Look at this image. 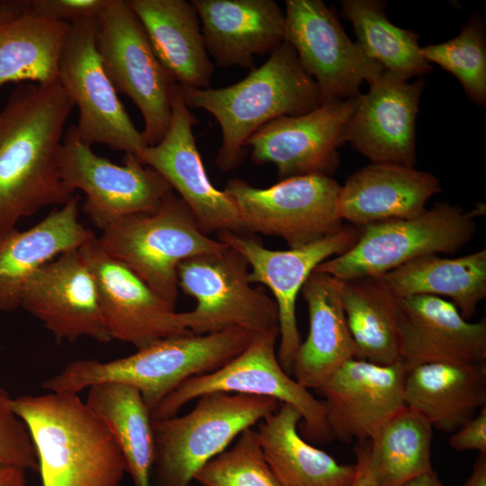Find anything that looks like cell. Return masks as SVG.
<instances>
[{"label":"cell","instance_id":"obj_1","mask_svg":"<svg viewBox=\"0 0 486 486\" xmlns=\"http://www.w3.org/2000/svg\"><path fill=\"white\" fill-rule=\"evenodd\" d=\"M57 81L21 83L0 110V235L25 217L73 196L59 173L65 125L74 107Z\"/></svg>","mask_w":486,"mask_h":486},{"label":"cell","instance_id":"obj_2","mask_svg":"<svg viewBox=\"0 0 486 486\" xmlns=\"http://www.w3.org/2000/svg\"><path fill=\"white\" fill-rule=\"evenodd\" d=\"M12 405L31 436L42 486H121L123 457L78 394H25Z\"/></svg>","mask_w":486,"mask_h":486},{"label":"cell","instance_id":"obj_3","mask_svg":"<svg viewBox=\"0 0 486 486\" xmlns=\"http://www.w3.org/2000/svg\"><path fill=\"white\" fill-rule=\"evenodd\" d=\"M181 92L189 109L204 110L219 122L221 145L215 162L223 171L238 166L247 153L246 141L263 125L310 112L323 102L316 82L285 40L263 65L231 86Z\"/></svg>","mask_w":486,"mask_h":486},{"label":"cell","instance_id":"obj_4","mask_svg":"<svg viewBox=\"0 0 486 486\" xmlns=\"http://www.w3.org/2000/svg\"><path fill=\"white\" fill-rule=\"evenodd\" d=\"M251 338L238 328L170 337L125 357L72 361L42 387L50 392L78 394L97 383L128 384L140 392L152 414L181 383L221 367L241 353Z\"/></svg>","mask_w":486,"mask_h":486},{"label":"cell","instance_id":"obj_5","mask_svg":"<svg viewBox=\"0 0 486 486\" xmlns=\"http://www.w3.org/2000/svg\"><path fill=\"white\" fill-rule=\"evenodd\" d=\"M197 399L184 415L152 418V486H191L207 462L280 405L274 398L230 392H211Z\"/></svg>","mask_w":486,"mask_h":486},{"label":"cell","instance_id":"obj_6","mask_svg":"<svg viewBox=\"0 0 486 486\" xmlns=\"http://www.w3.org/2000/svg\"><path fill=\"white\" fill-rule=\"evenodd\" d=\"M101 232L97 240L103 250L127 266L174 307L178 299V266L227 246L200 230L175 192L158 210L127 217Z\"/></svg>","mask_w":486,"mask_h":486},{"label":"cell","instance_id":"obj_7","mask_svg":"<svg viewBox=\"0 0 486 486\" xmlns=\"http://www.w3.org/2000/svg\"><path fill=\"white\" fill-rule=\"evenodd\" d=\"M477 212L439 203L421 214L359 228L356 242L346 252L320 264L314 271L338 280L383 274L416 257L454 254L475 234Z\"/></svg>","mask_w":486,"mask_h":486},{"label":"cell","instance_id":"obj_8","mask_svg":"<svg viewBox=\"0 0 486 486\" xmlns=\"http://www.w3.org/2000/svg\"><path fill=\"white\" fill-rule=\"evenodd\" d=\"M278 338V328L252 336L247 347L221 367L181 383L155 409L152 418L175 416L184 405L206 393L264 396L290 404L300 412L299 427L307 441L322 443L331 439L321 400L281 366L275 352Z\"/></svg>","mask_w":486,"mask_h":486},{"label":"cell","instance_id":"obj_9","mask_svg":"<svg viewBox=\"0 0 486 486\" xmlns=\"http://www.w3.org/2000/svg\"><path fill=\"white\" fill-rule=\"evenodd\" d=\"M95 46L117 93L139 108L145 143L158 144L170 125L176 83L157 58L129 0H107L95 18Z\"/></svg>","mask_w":486,"mask_h":486},{"label":"cell","instance_id":"obj_10","mask_svg":"<svg viewBox=\"0 0 486 486\" xmlns=\"http://www.w3.org/2000/svg\"><path fill=\"white\" fill-rule=\"evenodd\" d=\"M248 272L246 259L229 246L183 261L178 286L196 300L194 310L182 312L185 328L194 335L238 328L254 336L278 328L275 302L252 287Z\"/></svg>","mask_w":486,"mask_h":486},{"label":"cell","instance_id":"obj_11","mask_svg":"<svg viewBox=\"0 0 486 486\" xmlns=\"http://www.w3.org/2000/svg\"><path fill=\"white\" fill-rule=\"evenodd\" d=\"M340 187L330 176L313 174L283 179L267 188L234 178L224 191L236 204L245 232L279 237L296 248L342 229Z\"/></svg>","mask_w":486,"mask_h":486},{"label":"cell","instance_id":"obj_12","mask_svg":"<svg viewBox=\"0 0 486 486\" xmlns=\"http://www.w3.org/2000/svg\"><path fill=\"white\" fill-rule=\"evenodd\" d=\"M58 166L66 186L85 193L83 211L101 231L127 217L158 210L174 192L134 155L126 154L123 164L117 165L95 154L80 140L75 125L64 134Z\"/></svg>","mask_w":486,"mask_h":486},{"label":"cell","instance_id":"obj_13","mask_svg":"<svg viewBox=\"0 0 486 486\" xmlns=\"http://www.w3.org/2000/svg\"><path fill=\"white\" fill-rule=\"evenodd\" d=\"M95 18L70 23L59 58L58 82L78 109L75 126L82 142L104 144L137 156L147 144L103 67L95 46Z\"/></svg>","mask_w":486,"mask_h":486},{"label":"cell","instance_id":"obj_14","mask_svg":"<svg viewBox=\"0 0 486 486\" xmlns=\"http://www.w3.org/2000/svg\"><path fill=\"white\" fill-rule=\"evenodd\" d=\"M284 40L304 71L316 82L323 101L360 94L382 68L351 41L333 12L320 0L285 1Z\"/></svg>","mask_w":486,"mask_h":486},{"label":"cell","instance_id":"obj_15","mask_svg":"<svg viewBox=\"0 0 486 486\" xmlns=\"http://www.w3.org/2000/svg\"><path fill=\"white\" fill-rule=\"evenodd\" d=\"M358 237L359 228L343 226L337 233L301 248L273 250L243 233H218V240L248 262L251 269L249 282L267 286L274 294L280 338L277 357L288 374L292 375V363L302 343L296 320L298 293L320 264L348 250Z\"/></svg>","mask_w":486,"mask_h":486},{"label":"cell","instance_id":"obj_16","mask_svg":"<svg viewBox=\"0 0 486 486\" xmlns=\"http://www.w3.org/2000/svg\"><path fill=\"white\" fill-rule=\"evenodd\" d=\"M171 109L170 125L161 141L145 147L135 157L167 181L203 233H244L232 198L215 188L208 177L193 133L197 118L187 107L177 84L172 89Z\"/></svg>","mask_w":486,"mask_h":486},{"label":"cell","instance_id":"obj_17","mask_svg":"<svg viewBox=\"0 0 486 486\" xmlns=\"http://www.w3.org/2000/svg\"><path fill=\"white\" fill-rule=\"evenodd\" d=\"M357 98L327 99L310 112L266 123L246 141L251 159L274 164L281 180L313 174L331 176L339 166L338 149L345 142Z\"/></svg>","mask_w":486,"mask_h":486},{"label":"cell","instance_id":"obj_18","mask_svg":"<svg viewBox=\"0 0 486 486\" xmlns=\"http://www.w3.org/2000/svg\"><path fill=\"white\" fill-rule=\"evenodd\" d=\"M95 281L103 320L112 340L136 350L161 339L192 334L182 312L153 290L131 269L105 253L97 236L80 248Z\"/></svg>","mask_w":486,"mask_h":486},{"label":"cell","instance_id":"obj_19","mask_svg":"<svg viewBox=\"0 0 486 486\" xmlns=\"http://www.w3.org/2000/svg\"><path fill=\"white\" fill-rule=\"evenodd\" d=\"M407 370L397 361L389 365L352 358L317 391L332 437L342 442L370 441L405 406Z\"/></svg>","mask_w":486,"mask_h":486},{"label":"cell","instance_id":"obj_20","mask_svg":"<svg viewBox=\"0 0 486 486\" xmlns=\"http://www.w3.org/2000/svg\"><path fill=\"white\" fill-rule=\"evenodd\" d=\"M21 308L41 321L58 342L88 338L112 341L105 328L94 275L80 249L40 268L26 284Z\"/></svg>","mask_w":486,"mask_h":486},{"label":"cell","instance_id":"obj_21","mask_svg":"<svg viewBox=\"0 0 486 486\" xmlns=\"http://www.w3.org/2000/svg\"><path fill=\"white\" fill-rule=\"evenodd\" d=\"M359 94L347 122L344 140L371 163H392L414 167L416 118L424 87L389 72Z\"/></svg>","mask_w":486,"mask_h":486},{"label":"cell","instance_id":"obj_22","mask_svg":"<svg viewBox=\"0 0 486 486\" xmlns=\"http://www.w3.org/2000/svg\"><path fill=\"white\" fill-rule=\"evenodd\" d=\"M399 361L407 371L430 363H486V320H464L432 295L397 299Z\"/></svg>","mask_w":486,"mask_h":486},{"label":"cell","instance_id":"obj_23","mask_svg":"<svg viewBox=\"0 0 486 486\" xmlns=\"http://www.w3.org/2000/svg\"><path fill=\"white\" fill-rule=\"evenodd\" d=\"M217 66L253 69L254 57L284 41V12L274 0H193Z\"/></svg>","mask_w":486,"mask_h":486},{"label":"cell","instance_id":"obj_24","mask_svg":"<svg viewBox=\"0 0 486 486\" xmlns=\"http://www.w3.org/2000/svg\"><path fill=\"white\" fill-rule=\"evenodd\" d=\"M96 235L79 220L78 197L27 230L0 235V311L21 308L22 292L45 265L68 251L80 249Z\"/></svg>","mask_w":486,"mask_h":486},{"label":"cell","instance_id":"obj_25","mask_svg":"<svg viewBox=\"0 0 486 486\" xmlns=\"http://www.w3.org/2000/svg\"><path fill=\"white\" fill-rule=\"evenodd\" d=\"M440 191L439 179L430 173L400 164L371 163L341 185L338 212L356 228L413 218Z\"/></svg>","mask_w":486,"mask_h":486},{"label":"cell","instance_id":"obj_26","mask_svg":"<svg viewBox=\"0 0 486 486\" xmlns=\"http://www.w3.org/2000/svg\"><path fill=\"white\" fill-rule=\"evenodd\" d=\"M309 312V333L295 355L292 376L306 389L318 390L356 348L340 299V281L312 272L302 291Z\"/></svg>","mask_w":486,"mask_h":486},{"label":"cell","instance_id":"obj_27","mask_svg":"<svg viewBox=\"0 0 486 486\" xmlns=\"http://www.w3.org/2000/svg\"><path fill=\"white\" fill-rule=\"evenodd\" d=\"M153 50L181 88L210 87L214 65L206 50L201 22L185 0H129Z\"/></svg>","mask_w":486,"mask_h":486},{"label":"cell","instance_id":"obj_28","mask_svg":"<svg viewBox=\"0 0 486 486\" xmlns=\"http://www.w3.org/2000/svg\"><path fill=\"white\" fill-rule=\"evenodd\" d=\"M405 406L454 433L486 406V363H430L407 372Z\"/></svg>","mask_w":486,"mask_h":486},{"label":"cell","instance_id":"obj_29","mask_svg":"<svg viewBox=\"0 0 486 486\" xmlns=\"http://www.w3.org/2000/svg\"><path fill=\"white\" fill-rule=\"evenodd\" d=\"M300 412L292 405L258 422L257 435L274 475L281 486H349L355 464H341L304 439L298 430Z\"/></svg>","mask_w":486,"mask_h":486},{"label":"cell","instance_id":"obj_30","mask_svg":"<svg viewBox=\"0 0 486 486\" xmlns=\"http://www.w3.org/2000/svg\"><path fill=\"white\" fill-rule=\"evenodd\" d=\"M377 277L397 299L414 295L447 297L469 320L486 297V250L456 258L424 255Z\"/></svg>","mask_w":486,"mask_h":486},{"label":"cell","instance_id":"obj_31","mask_svg":"<svg viewBox=\"0 0 486 486\" xmlns=\"http://www.w3.org/2000/svg\"><path fill=\"white\" fill-rule=\"evenodd\" d=\"M87 390L86 403L113 438L134 486H152V416L140 392L119 382L97 383Z\"/></svg>","mask_w":486,"mask_h":486},{"label":"cell","instance_id":"obj_32","mask_svg":"<svg viewBox=\"0 0 486 486\" xmlns=\"http://www.w3.org/2000/svg\"><path fill=\"white\" fill-rule=\"evenodd\" d=\"M69 25L33 15L0 24V87L14 82H57Z\"/></svg>","mask_w":486,"mask_h":486},{"label":"cell","instance_id":"obj_33","mask_svg":"<svg viewBox=\"0 0 486 486\" xmlns=\"http://www.w3.org/2000/svg\"><path fill=\"white\" fill-rule=\"evenodd\" d=\"M340 281V299L357 359L399 361L395 298L377 276Z\"/></svg>","mask_w":486,"mask_h":486},{"label":"cell","instance_id":"obj_34","mask_svg":"<svg viewBox=\"0 0 486 486\" xmlns=\"http://www.w3.org/2000/svg\"><path fill=\"white\" fill-rule=\"evenodd\" d=\"M341 14L355 30L356 44L384 72L403 79L427 74L431 66L421 53L418 35L392 23L384 3L376 0H344Z\"/></svg>","mask_w":486,"mask_h":486},{"label":"cell","instance_id":"obj_35","mask_svg":"<svg viewBox=\"0 0 486 486\" xmlns=\"http://www.w3.org/2000/svg\"><path fill=\"white\" fill-rule=\"evenodd\" d=\"M432 425L404 407L369 441V462L378 486H400L431 471Z\"/></svg>","mask_w":486,"mask_h":486},{"label":"cell","instance_id":"obj_36","mask_svg":"<svg viewBox=\"0 0 486 486\" xmlns=\"http://www.w3.org/2000/svg\"><path fill=\"white\" fill-rule=\"evenodd\" d=\"M425 59L453 74L468 98L477 105L486 103V45L482 22L472 18L460 33L443 43L421 48Z\"/></svg>","mask_w":486,"mask_h":486},{"label":"cell","instance_id":"obj_37","mask_svg":"<svg viewBox=\"0 0 486 486\" xmlns=\"http://www.w3.org/2000/svg\"><path fill=\"white\" fill-rule=\"evenodd\" d=\"M202 486H281L264 454L256 429H245L236 443L195 474Z\"/></svg>","mask_w":486,"mask_h":486},{"label":"cell","instance_id":"obj_38","mask_svg":"<svg viewBox=\"0 0 486 486\" xmlns=\"http://www.w3.org/2000/svg\"><path fill=\"white\" fill-rule=\"evenodd\" d=\"M12 402L13 398L0 385V463L38 472L31 436Z\"/></svg>","mask_w":486,"mask_h":486},{"label":"cell","instance_id":"obj_39","mask_svg":"<svg viewBox=\"0 0 486 486\" xmlns=\"http://www.w3.org/2000/svg\"><path fill=\"white\" fill-rule=\"evenodd\" d=\"M107 0H24L25 15L72 23L95 18Z\"/></svg>","mask_w":486,"mask_h":486},{"label":"cell","instance_id":"obj_40","mask_svg":"<svg viewBox=\"0 0 486 486\" xmlns=\"http://www.w3.org/2000/svg\"><path fill=\"white\" fill-rule=\"evenodd\" d=\"M448 442L455 450H474L478 451L479 454H486V406L452 433Z\"/></svg>","mask_w":486,"mask_h":486},{"label":"cell","instance_id":"obj_41","mask_svg":"<svg viewBox=\"0 0 486 486\" xmlns=\"http://www.w3.org/2000/svg\"><path fill=\"white\" fill-rule=\"evenodd\" d=\"M356 472L349 486H378L369 462V441L358 442L355 447Z\"/></svg>","mask_w":486,"mask_h":486},{"label":"cell","instance_id":"obj_42","mask_svg":"<svg viewBox=\"0 0 486 486\" xmlns=\"http://www.w3.org/2000/svg\"><path fill=\"white\" fill-rule=\"evenodd\" d=\"M0 486H27L25 470L0 463Z\"/></svg>","mask_w":486,"mask_h":486},{"label":"cell","instance_id":"obj_43","mask_svg":"<svg viewBox=\"0 0 486 486\" xmlns=\"http://www.w3.org/2000/svg\"><path fill=\"white\" fill-rule=\"evenodd\" d=\"M25 15L24 0L0 1V24Z\"/></svg>","mask_w":486,"mask_h":486},{"label":"cell","instance_id":"obj_44","mask_svg":"<svg viewBox=\"0 0 486 486\" xmlns=\"http://www.w3.org/2000/svg\"><path fill=\"white\" fill-rule=\"evenodd\" d=\"M463 486H486V454H479L470 477Z\"/></svg>","mask_w":486,"mask_h":486},{"label":"cell","instance_id":"obj_45","mask_svg":"<svg viewBox=\"0 0 486 486\" xmlns=\"http://www.w3.org/2000/svg\"><path fill=\"white\" fill-rule=\"evenodd\" d=\"M400 486H445L444 483L441 482L437 474L435 472V471L432 469L429 472L421 473Z\"/></svg>","mask_w":486,"mask_h":486}]
</instances>
